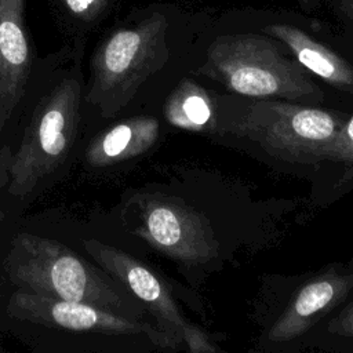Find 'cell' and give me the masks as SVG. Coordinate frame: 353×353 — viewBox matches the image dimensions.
Returning a JSON list of instances; mask_svg holds the SVG:
<instances>
[{
    "label": "cell",
    "mask_w": 353,
    "mask_h": 353,
    "mask_svg": "<svg viewBox=\"0 0 353 353\" xmlns=\"http://www.w3.org/2000/svg\"><path fill=\"white\" fill-rule=\"evenodd\" d=\"M55 26L65 40L87 39L123 3V0H46Z\"/></svg>",
    "instance_id": "4fadbf2b"
},
{
    "label": "cell",
    "mask_w": 353,
    "mask_h": 353,
    "mask_svg": "<svg viewBox=\"0 0 353 353\" xmlns=\"http://www.w3.org/2000/svg\"><path fill=\"white\" fill-rule=\"evenodd\" d=\"M263 32L285 44L306 70L339 91L353 92V66L339 54L294 25L272 23Z\"/></svg>",
    "instance_id": "7c38bea8"
},
{
    "label": "cell",
    "mask_w": 353,
    "mask_h": 353,
    "mask_svg": "<svg viewBox=\"0 0 353 353\" xmlns=\"http://www.w3.org/2000/svg\"><path fill=\"white\" fill-rule=\"evenodd\" d=\"M14 332L34 352L103 350L112 341L145 336L159 347L175 349L159 327L83 302L15 290L6 306Z\"/></svg>",
    "instance_id": "7a4b0ae2"
},
{
    "label": "cell",
    "mask_w": 353,
    "mask_h": 353,
    "mask_svg": "<svg viewBox=\"0 0 353 353\" xmlns=\"http://www.w3.org/2000/svg\"><path fill=\"white\" fill-rule=\"evenodd\" d=\"M3 268L18 290L90 303L138 320L146 314L143 305L108 272L58 240L19 232Z\"/></svg>",
    "instance_id": "3957f363"
},
{
    "label": "cell",
    "mask_w": 353,
    "mask_h": 353,
    "mask_svg": "<svg viewBox=\"0 0 353 353\" xmlns=\"http://www.w3.org/2000/svg\"><path fill=\"white\" fill-rule=\"evenodd\" d=\"M298 3V6L303 10V11H313L316 8H319L320 1L319 0H295Z\"/></svg>",
    "instance_id": "d6986e66"
},
{
    "label": "cell",
    "mask_w": 353,
    "mask_h": 353,
    "mask_svg": "<svg viewBox=\"0 0 353 353\" xmlns=\"http://www.w3.org/2000/svg\"><path fill=\"white\" fill-rule=\"evenodd\" d=\"M11 150L10 146H3L0 149V190L7 186L8 183V170L11 161ZM4 219V212L0 210V221Z\"/></svg>",
    "instance_id": "e0dca14e"
},
{
    "label": "cell",
    "mask_w": 353,
    "mask_h": 353,
    "mask_svg": "<svg viewBox=\"0 0 353 353\" xmlns=\"http://www.w3.org/2000/svg\"><path fill=\"white\" fill-rule=\"evenodd\" d=\"M85 46L87 39L65 40L59 50L37 59L33 81L39 97L11 153L6 186L19 201H30L47 189L76 146L85 92Z\"/></svg>",
    "instance_id": "6da1fadb"
},
{
    "label": "cell",
    "mask_w": 353,
    "mask_h": 353,
    "mask_svg": "<svg viewBox=\"0 0 353 353\" xmlns=\"http://www.w3.org/2000/svg\"><path fill=\"white\" fill-rule=\"evenodd\" d=\"M353 291V273L327 272L303 284L269 331L270 342H288L305 334Z\"/></svg>",
    "instance_id": "30bf717a"
},
{
    "label": "cell",
    "mask_w": 353,
    "mask_h": 353,
    "mask_svg": "<svg viewBox=\"0 0 353 353\" xmlns=\"http://www.w3.org/2000/svg\"><path fill=\"white\" fill-rule=\"evenodd\" d=\"M330 160L334 163L353 164V114L343 123L341 130L320 152V161Z\"/></svg>",
    "instance_id": "9a60e30c"
},
{
    "label": "cell",
    "mask_w": 353,
    "mask_h": 353,
    "mask_svg": "<svg viewBox=\"0 0 353 353\" xmlns=\"http://www.w3.org/2000/svg\"><path fill=\"white\" fill-rule=\"evenodd\" d=\"M37 59L26 0H0V135L29 92Z\"/></svg>",
    "instance_id": "9c48e42d"
},
{
    "label": "cell",
    "mask_w": 353,
    "mask_h": 353,
    "mask_svg": "<svg viewBox=\"0 0 353 353\" xmlns=\"http://www.w3.org/2000/svg\"><path fill=\"white\" fill-rule=\"evenodd\" d=\"M139 222L132 233L159 252L185 265H204L218 252L214 229L201 212L178 197L139 194Z\"/></svg>",
    "instance_id": "ba28073f"
},
{
    "label": "cell",
    "mask_w": 353,
    "mask_h": 353,
    "mask_svg": "<svg viewBox=\"0 0 353 353\" xmlns=\"http://www.w3.org/2000/svg\"><path fill=\"white\" fill-rule=\"evenodd\" d=\"M228 91L250 98L321 102L323 91L298 61H292L268 36L236 33L216 37L205 61L194 70Z\"/></svg>",
    "instance_id": "5b68a950"
},
{
    "label": "cell",
    "mask_w": 353,
    "mask_h": 353,
    "mask_svg": "<svg viewBox=\"0 0 353 353\" xmlns=\"http://www.w3.org/2000/svg\"><path fill=\"white\" fill-rule=\"evenodd\" d=\"M160 124L152 116H134L99 131L84 150V164L91 170L109 168L142 156L154 146Z\"/></svg>",
    "instance_id": "8fae6325"
},
{
    "label": "cell",
    "mask_w": 353,
    "mask_h": 353,
    "mask_svg": "<svg viewBox=\"0 0 353 353\" xmlns=\"http://www.w3.org/2000/svg\"><path fill=\"white\" fill-rule=\"evenodd\" d=\"M83 247L97 265L143 305L146 312L157 320V327L171 338L175 347L182 342L193 353L219 350L204 331L185 319L168 288L149 266L131 254L95 239L84 240Z\"/></svg>",
    "instance_id": "52a82bcc"
},
{
    "label": "cell",
    "mask_w": 353,
    "mask_h": 353,
    "mask_svg": "<svg viewBox=\"0 0 353 353\" xmlns=\"http://www.w3.org/2000/svg\"><path fill=\"white\" fill-rule=\"evenodd\" d=\"M168 18L157 10H135L109 28L90 58L84 101L103 119L120 113L143 83L167 63Z\"/></svg>",
    "instance_id": "277c9868"
},
{
    "label": "cell",
    "mask_w": 353,
    "mask_h": 353,
    "mask_svg": "<svg viewBox=\"0 0 353 353\" xmlns=\"http://www.w3.org/2000/svg\"><path fill=\"white\" fill-rule=\"evenodd\" d=\"M346 120L338 112L256 98L228 131L256 142L268 153L290 163L314 164Z\"/></svg>",
    "instance_id": "8992f818"
},
{
    "label": "cell",
    "mask_w": 353,
    "mask_h": 353,
    "mask_svg": "<svg viewBox=\"0 0 353 353\" xmlns=\"http://www.w3.org/2000/svg\"><path fill=\"white\" fill-rule=\"evenodd\" d=\"M328 331L339 336H353V302L330 321Z\"/></svg>",
    "instance_id": "2e32d148"
},
{
    "label": "cell",
    "mask_w": 353,
    "mask_h": 353,
    "mask_svg": "<svg viewBox=\"0 0 353 353\" xmlns=\"http://www.w3.org/2000/svg\"><path fill=\"white\" fill-rule=\"evenodd\" d=\"M164 116L172 125L192 132L211 130L215 123L211 98L201 85L190 79H183L168 95L164 103Z\"/></svg>",
    "instance_id": "5bb4252c"
},
{
    "label": "cell",
    "mask_w": 353,
    "mask_h": 353,
    "mask_svg": "<svg viewBox=\"0 0 353 353\" xmlns=\"http://www.w3.org/2000/svg\"><path fill=\"white\" fill-rule=\"evenodd\" d=\"M332 7L339 17L353 22V0H338Z\"/></svg>",
    "instance_id": "ac0fdd59"
}]
</instances>
